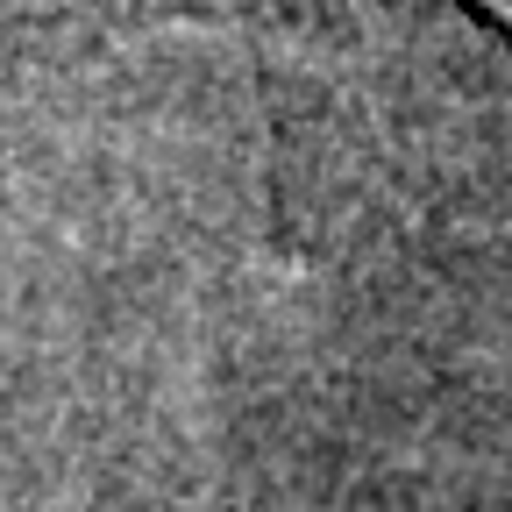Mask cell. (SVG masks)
Listing matches in <instances>:
<instances>
[{
  "instance_id": "6da1fadb",
  "label": "cell",
  "mask_w": 512,
  "mask_h": 512,
  "mask_svg": "<svg viewBox=\"0 0 512 512\" xmlns=\"http://www.w3.org/2000/svg\"><path fill=\"white\" fill-rule=\"evenodd\" d=\"M249 22H278V29H392V36H434V43H463L498 64H512V0H228Z\"/></svg>"
}]
</instances>
